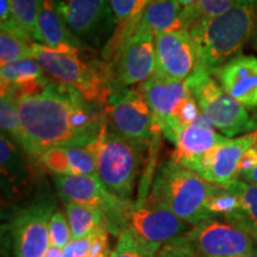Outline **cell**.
Returning <instances> with one entry per match:
<instances>
[{
	"instance_id": "42",
	"label": "cell",
	"mask_w": 257,
	"mask_h": 257,
	"mask_svg": "<svg viewBox=\"0 0 257 257\" xmlns=\"http://www.w3.org/2000/svg\"><path fill=\"white\" fill-rule=\"evenodd\" d=\"M111 253H112L111 250H110V249H107L104 253H101V255H100V256H98V257H111Z\"/></svg>"
},
{
	"instance_id": "2",
	"label": "cell",
	"mask_w": 257,
	"mask_h": 257,
	"mask_svg": "<svg viewBox=\"0 0 257 257\" xmlns=\"http://www.w3.org/2000/svg\"><path fill=\"white\" fill-rule=\"evenodd\" d=\"M257 21V0H237L223 15L189 29L197 47L199 66L214 75L238 56L252 36Z\"/></svg>"
},
{
	"instance_id": "25",
	"label": "cell",
	"mask_w": 257,
	"mask_h": 257,
	"mask_svg": "<svg viewBox=\"0 0 257 257\" xmlns=\"http://www.w3.org/2000/svg\"><path fill=\"white\" fill-rule=\"evenodd\" d=\"M66 216L72 232V239L85 238L101 227H107V218L104 212L88 205L67 202Z\"/></svg>"
},
{
	"instance_id": "34",
	"label": "cell",
	"mask_w": 257,
	"mask_h": 257,
	"mask_svg": "<svg viewBox=\"0 0 257 257\" xmlns=\"http://www.w3.org/2000/svg\"><path fill=\"white\" fill-rule=\"evenodd\" d=\"M156 257H198L181 236L170 240L157 252Z\"/></svg>"
},
{
	"instance_id": "35",
	"label": "cell",
	"mask_w": 257,
	"mask_h": 257,
	"mask_svg": "<svg viewBox=\"0 0 257 257\" xmlns=\"http://www.w3.org/2000/svg\"><path fill=\"white\" fill-rule=\"evenodd\" d=\"M106 229H107V227H106ZM99 230H96L95 232L85 237V238L70 240V242L67 244L66 248L63 249L62 257H88L92 243L93 240H94Z\"/></svg>"
},
{
	"instance_id": "20",
	"label": "cell",
	"mask_w": 257,
	"mask_h": 257,
	"mask_svg": "<svg viewBox=\"0 0 257 257\" xmlns=\"http://www.w3.org/2000/svg\"><path fill=\"white\" fill-rule=\"evenodd\" d=\"M42 168L54 175H96V163L88 147H57L40 157Z\"/></svg>"
},
{
	"instance_id": "7",
	"label": "cell",
	"mask_w": 257,
	"mask_h": 257,
	"mask_svg": "<svg viewBox=\"0 0 257 257\" xmlns=\"http://www.w3.org/2000/svg\"><path fill=\"white\" fill-rule=\"evenodd\" d=\"M187 225L150 193L128 201L121 218V231L127 230L155 256L165 244L187 232Z\"/></svg>"
},
{
	"instance_id": "21",
	"label": "cell",
	"mask_w": 257,
	"mask_h": 257,
	"mask_svg": "<svg viewBox=\"0 0 257 257\" xmlns=\"http://www.w3.org/2000/svg\"><path fill=\"white\" fill-rule=\"evenodd\" d=\"M49 80L41 64L34 57L0 67L2 95L10 94L15 99L38 91L44 87Z\"/></svg>"
},
{
	"instance_id": "3",
	"label": "cell",
	"mask_w": 257,
	"mask_h": 257,
	"mask_svg": "<svg viewBox=\"0 0 257 257\" xmlns=\"http://www.w3.org/2000/svg\"><path fill=\"white\" fill-rule=\"evenodd\" d=\"M88 149L95 157L96 175L105 188L121 200H131L149 146L121 136L107 119Z\"/></svg>"
},
{
	"instance_id": "23",
	"label": "cell",
	"mask_w": 257,
	"mask_h": 257,
	"mask_svg": "<svg viewBox=\"0 0 257 257\" xmlns=\"http://www.w3.org/2000/svg\"><path fill=\"white\" fill-rule=\"evenodd\" d=\"M113 12L115 29L102 49V59L110 62L118 48L140 25L148 0H108Z\"/></svg>"
},
{
	"instance_id": "18",
	"label": "cell",
	"mask_w": 257,
	"mask_h": 257,
	"mask_svg": "<svg viewBox=\"0 0 257 257\" xmlns=\"http://www.w3.org/2000/svg\"><path fill=\"white\" fill-rule=\"evenodd\" d=\"M38 34L40 44L61 53L81 56L86 47L70 31L56 11L53 0H38Z\"/></svg>"
},
{
	"instance_id": "24",
	"label": "cell",
	"mask_w": 257,
	"mask_h": 257,
	"mask_svg": "<svg viewBox=\"0 0 257 257\" xmlns=\"http://www.w3.org/2000/svg\"><path fill=\"white\" fill-rule=\"evenodd\" d=\"M182 10L184 8L178 0H159L152 3L144 10L140 27L147 29L154 35L181 30L180 16Z\"/></svg>"
},
{
	"instance_id": "5",
	"label": "cell",
	"mask_w": 257,
	"mask_h": 257,
	"mask_svg": "<svg viewBox=\"0 0 257 257\" xmlns=\"http://www.w3.org/2000/svg\"><path fill=\"white\" fill-rule=\"evenodd\" d=\"M32 57L54 81L75 89L89 101L105 106L110 95L107 62H86L81 56L61 53L38 43L32 44Z\"/></svg>"
},
{
	"instance_id": "19",
	"label": "cell",
	"mask_w": 257,
	"mask_h": 257,
	"mask_svg": "<svg viewBox=\"0 0 257 257\" xmlns=\"http://www.w3.org/2000/svg\"><path fill=\"white\" fill-rule=\"evenodd\" d=\"M226 140V137L217 133L216 127L202 114L197 123L181 128L174 135L170 142L174 144L175 149L170 160L179 162L200 156Z\"/></svg>"
},
{
	"instance_id": "36",
	"label": "cell",
	"mask_w": 257,
	"mask_h": 257,
	"mask_svg": "<svg viewBox=\"0 0 257 257\" xmlns=\"http://www.w3.org/2000/svg\"><path fill=\"white\" fill-rule=\"evenodd\" d=\"M108 230L106 227H101L96 233L94 240H93L91 250H89L88 257H98L107 250V240H108Z\"/></svg>"
},
{
	"instance_id": "40",
	"label": "cell",
	"mask_w": 257,
	"mask_h": 257,
	"mask_svg": "<svg viewBox=\"0 0 257 257\" xmlns=\"http://www.w3.org/2000/svg\"><path fill=\"white\" fill-rule=\"evenodd\" d=\"M251 41H252V46H253V48H255V49L257 50V21H256L255 29H253V32H252Z\"/></svg>"
},
{
	"instance_id": "41",
	"label": "cell",
	"mask_w": 257,
	"mask_h": 257,
	"mask_svg": "<svg viewBox=\"0 0 257 257\" xmlns=\"http://www.w3.org/2000/svg\"><path fill=\"white\" fill-rule=\"evenodd\" d=\"M234 257H257V249H255L251 252L246 253V255H240V256H234Z\"/></svg>"
},
{
	"instance_id": "32",
	"label": "cell",
	"mask_w": 257,
	"mask_h": 257,
	"mask_svg": "<svg viewBox=\"0 0 257 257\" xmlns=\"http://www.w3.org/2000/svg\"><path fill=\"white\" fill-rule=\"evenodd\" d=\"M111 257H156L140 243L127 230H123L118 236L117 244L112 250Z\"/></svg>"
},
{
	"instance_id": "8",
	"label": "cell",
	"mask_w": 257,
	"mask_h": 257,
	"mask_svg": "<svg viewBox=\"0 0 257 257\" xmlns=\"http://www.w3.org/2000/svg\"><path fill=\"white\" fill-rule=\"evenodd\" d=\"M155 74V35L138 25L107 62L110 93L140 86Z\"/></svg>"
},
{
	"instance_id": "43",
	"label": "cell",
	"mask_w": 257,
	"mask_h": 257,
	"mask_svg": "<svg viewBox=\"0 0 257 257\" xmlns=\"http://www.w3.org/2000/svg\"><path fill=\"white\" fill-rule=\"evenodd\" d=\"M155 2H159V0H148V5L152 4V3H155ZM148 5H147V6H148Z\"/></svg>"
},
{
	"instance_id": "1",
	"label": "cell",
	"mask_w": 257,
	"mask_h": 257,
	"mask_svg": "<svg viewBox=\"0 0 257 257\" xmlns=\"http://www.w3.org/2000/svg\"><path fill=\"white\" fill-rule=\"evenodd\" d=\"M16 101L22 124L18 146L36 162L53 148L91 146L107 123L104 105L54 80Z\"/></svg>"
},
{
	"instance_id": "30",
	"label": "cell",
	"mask_w": 257,
	"mask_h": 257,
	"mask_svg": "<svg viewBox=\"0 0 257 257\" xmlns=\"http://www.w3.org/2000/svg\"><path fill=\"white\" fill-rule=\"evenodd\" d=\"M240 202L237 194L229 187L211 186L210 195L207 199V211L211 218L213 216L224 217L225 219L238 213Z\"/></svg>"
},
{
	"instance_id": "15",
	"label": "cell",
	"mask_w": 257,
	"mask_h": 257,
	"mask_svg": "<svg viewBox=\"0 0 257 257\" xmlns=\"http://www.w3.org/2000/svg\"><path fill=\"white\" fill-rule=\"evenodd\" d=\"M156 74L186 81L199 68L197 47L185 29L155 35Z\"/></svg>"
},
{
	"instance_id": "13",
	"label": "cell",
	"mask_w": 257,
	"mask_h": 257,
	"mask_svg": "<svg viewBox=\"0 0 257 257\" xmlns=\"http://www.w3.org/2000/svg\"><path fill=\"white\" fill-rule=\"evenodd\" d=\"M256 143L257 130L232 140L227 138L207 153L181 160L178 163L197 173L205 181L212 185L226 187L238 179L240 160L244 153Z\"/></svg>"
},
{
	"instance_id": "17",
	"label": "cell",
	"mask_w": 257,
	"mask_h": 257,
	"mask_svg": "<svg viewBox=\"0 0 257 257\" xmlns=\"http://www.w3.org/2000/svg\"><path fill=\"white\" fill-rule=\"evenodd\" d=\"M138 87L143 93L159 127L172 119L180 104L189 94L186 81L165 78L159 74L141 83Z\"/></svg>"
},
{
	"instance_id": "39",
	"label": "cell",
	"mask_w": 257,
	"mask_h": 257,
	"mask_svg": "<svg viewBox=\"0 0 257 257\" xmlns=\"http://www.w3.org/2000/svg\"><path fill=\"white\" fill-rule=\"evenodd\" d=\"M178 2L180 3V5L185 9V8H189V6L194 5L198 0H178Z\"/></svg>"
},
{
	"instance_id": "22",
	"label": "cell",
	"mask_w": 257,
	"mask_h": 257,
	"mask_svg": "<svg viewBox=\"0 0 257 257\" xmlns=\"http://www.w3.org/2000/svg\"><path fill=\"white\" fill-rule=\"evenodd\" d=\"M0 167L2 187L9 198L25 194L30 185L31 176L24 157L11 138L0 136Z\"/></svg>"
},
{
	"instance_id": "6",
	"label": "cell",
	"mask_w": 257,
	"mask_h": 257,
	"mask_svg": "<svg viewBox=\"0 0 257 257\" xmlns=\"http://www.w3.org/2000/svg\"><path fill=\"white\" fill-rule=\"evenodd\" d=\"M186 83L202 114L225 136L234 137L257 130V117L227 94L202 67L199 66Z\"/></svg>"
},
{
	"instance_id": "26",
	"label": "cell",
	"mask_w": 257,
	"mask_h": 257,
	"mask_svg": "<svg viewBox=\"0 0 257 257\" xmlns=\"http://www.w3.org/2000/svg\"><path fill=\"white\" fill-rule=\"evenodd\" d=\"M226 187L237 194L240 202V210L238 213L225 220L242 227L253 236L257 233V186L237 179Z\"/></svg>"
},
{
	"instance_id": "44",
	"label": "cell",
	"mask_w": 257,
	"mask_h": 257,
	"mask_svg": "<svg viewBox=\"0 0 257 257\" xmlns=\"http://www.w3.org/2000/svg\"><path fill=\"white\" fill-rule=\"evenodd\" d=\"M253 240H255V243L257 244V233H255V234H253Z\"/></svg>"
},
{
	"instance_id": "12",
	"label": "cell",
	"mask_w": 257,
	"mask_h": 257,
	"mask_svg": "<svg viewBox=\"0 0 257 257\" xmlns=\"http://www.w3.org/2000/svg\"><path fill=\"white\" fill-rule=\"evenodd\" d=\"M56 11L79 40L92 46L107 43L115 29L108 0H53ZM104 44V46H105Z\"/></svg>"
},
{
	"instance_id": "37",
	"label": "cell",
	"mask_w": 257,
	"mask_h": 257,
	"mask_svg": "<svg viewBox=\"0 0 257 257\" xmlns=\"http://www.w3.org/2000/svg\"><path fill=\"white\" fill-rule=\"evenodd\" d=\"M242 179L244 180V181L248 182V184H250V185L257 186V165H256V167L252 170H250L248 174L243 175Z\"/></svg>"
},
{
	"instance_id": "9",
	"label": "cell",
	"mask_w": 257,
	"mask_h": 257,
	"mask_svg": "<svg viewBox=\"0 0 257 257\" xmlns=\"http://www.w3.org/2000/svg\"><path fill=\"white\" fill-rule=\"evenodd\" d=\"M56 202L49 193H42L12 216L9 229L15 257H44L50 248L49 224Z\"/></svg>"
},
{
	"instance_id": "4",
	"label": "cell",
	"mask_w": 257,
	"mask_h": 257,
	"mask_svg": "<svg viewBox=\"0 0 257 257\" xmlns=\"http://www.w3.org/2000/svg\"><path fill=\"white\" fill-rule=\"evenodd\" d=\"M211 186L197 173L169 160L157 168L150 194L194 226L211 218L207 211Z\"/></svg>"
},
{
	"instance_id": "14",
	"label": "cell",
	"mask_w": 257,
	"mask_h": 257,
	"mask_svg": "<svg viewBox=\"0 0 257 257\" xmlns=\"http://www.w3.org/2000/svg\"><path fill=\"white\" fill-rule=\"evenodd\" d=\"M54 184L64 204L76 202L101 210L107 218L108 232L119 236L124 208L130 200H121L108 192L98 175H54Z\"/></svg>"
},
{
	"instance_id": "38",
	"label": "cell",
	"mask_w": 257,
	"mask_h": 257,
	"mask_svg": "<svg viewBox=\"0 0 257 257\" xmlns=\"http://www.w3.org/2000/svg\"><path fill=\"white\" fill-rule=\"evenodd\" d=\"M62 253H63V249L50 245V248L48 249V251L44 257H62Z\"/></svg>"
},
{
	"instance_id": "10",
	"label": "cell",
	"mask_w": 257,
	"mask_h": 257,
	"mask_svg": "<svg viewBox=\"0 0 257 257\" xmlns=\"http://www.w3.org/2000/svg\"><path fill=\"white\" fill-rule=\"evenodd\" d=\"M108 123L121 136L150 146L161 133L140 87L112 92L105 104Z\"/></svg>"
},
{
	"instance_id": "29",
	"label": "cell",
	"mask_w": 257,
	"mask_h": 257,
	"mask_svg": "<svg viewBox=\"0 0 257 257\" xmlns=\"http://www.w3.org/2000/svg\"><path fill=\"white\" fill-rule=\"evenodd\" d=\"M14 17L25 36L40 44L38 34V0H10Z\"/></svg>"
},
{
	"instance_id": "28",
	"label": "cell",
	"mask_w": 257,
	"mask_h": 257,
	"mask_svg": "<svg viewBox=\"0 0 257 257\" xmlns=\"http://www.w3.org/2000/svg\"><path fill=\"white\" fill-rule=\"evenodd\" d=\"M32 44L34 42L23 36L0 30V67L19 60L31 59Z\"/></svg>"
},
{
	"instance_id": "33",
	"label": "cell",
	"mask_w": 257,
	"mask_h": 257,
	"mask_svg": "<svg viewBox=\"0 0 257 257\" xmlns=\"http://www.w3.org/2000/svg\"><path fill=\"white\" fill-rule=\"evenodd\" d=\"M49 236L50 245L61 249L66 248L67 244L72 240V232H70L68 219L62 211H55V213L51 217Z\"/></svg>"
},
{
	"instance_id": "16",
	"label": "cell",
	"mask_w": 257,
	"mask_h": 257,
	"mask_svg": "<svg viewBox=\"0 0 257 257\" xmlns=\"http://www.w3.org/2000/svg\"><path fill=\"white\" fill-rule=\"evenodd\" d=\"M219 85L246 108H257V57L238 55L217 70Z\"/></svg>"
},
{
	"instance_id": "31",
	"label": "cell",
	"mask_w": 257,
	"mask_h": 257,
	"mask_svg": "<svg viewBox=\"0 0 257 257\" xmlns=\"http://www.w3.org/2000/svg\"><path fill=\"white\" fill-rule=\"evenodd\" d=\"M0 126L2 134L19 143L22 136L21 117L17 101L10 94H3L0 98Z\"/></svg>"
},
{
	"instance_id": "27",
	"label": "cell",
	"mask_w": 257,
	"mask_h": 257,
	"mask_svg": "<svg viewBox=\"0 0 257 257\" xmlns=\"http://www.w3.org/2000/svg\"><path fill=\"white\" fill-rule=\"evenodd\" d=\"M237 0H198L194 5L185 8L180 16L181 28L185 30L226 12Z\"/></svg>"
},
{
	"instance_id": "11",
	"label": "cell",
	"mask_w": 257,
	"mask_h": 257,
	"mask_svg": "<svg viewBox=\"0 0 257 257\" xmlns=\"http://www.w3.org/2000/svg\"><path fill=\"white\" fill-rule=\"evenodd\" d=\"M198 257H234L255 250L253 237L230 221L213 218L202 220L182 234Z\"/></svg>"
}]
</instances>
